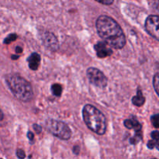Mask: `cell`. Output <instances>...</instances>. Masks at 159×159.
Segmentation results:
<instances>
[{
  "instance_id": "17",
  "label": "cell",
  "mask_w": 159,
  "mask_h": 159,
  "mask_svg": "<svg viewBox=\"0 0 159 159\" xmlns=\"http://www.w3.org/2000/svg\"><path fill=\"white\" fill-rule=\"evenodd\" d=\"M98 2L101 3V4L107 5V6H110V5H112L114 2V0H96Z\"/></svg>"
},
{
  "instance_id": "4",
  "label": "cell",
  "mask_w": 159,
  "mask_h": 159,
  "mask_svg": "<svg viewBox=\"0 0 159 159\" xmlns=\"http://www.w3.org/2000/svg\"><path fill=\"white\" fill-rule=\"evenodd\" d=\"M45 126L50 133L60 139L67 141L71 138V129L62 121L54 119H48L45 122Z\"/></svg>"
},
{
  "instance_id": "6",
  "label": "cell",
  "mask_w": 159,
  "mask_h": 159,
  "mask_svg": "<svg viewBox=\"0 0 159 159\" xmlns=\"http://www.w3.org/2000/svg\"><path fill=\"white\" fill-rule=\"evenodd\" d=\"M145 30L155 40H159L158 16L151 15L145 20Z\"/></svg>"
},
{
  "instance_id": "18",
  "label": "cell",
  "mask_w": 159,
  "mask_h": 159,
  "mask_svg": "<svg viewBox=\"0 0 159 159\" xmlns=\"http://www.w3.org/2000/svg\"><path fill=\"white\" fill-rule=\"evenodd\" d=\"M16 155L19 158H24L26 157L24 151H23L22 149H18L16 151Z\"/></svg>"
},
{
  "instance_id": "19",
  "label": "cell",
  "mask_w": 159,
  "mask_h": 159,
  "mask_svg": "<svg viewBox=\"0 0 159 159\" xmlns=\"http://www.w3.org/2000/svg\"><path fill=\"white\" fill-rule=\"evenodd\" d=\"M158 130H155V131H153L152 133V135H151V136H152V139H154V140H155V141H158Z\"/></svg>"
},
{
  "instance_id": "7",
  "label": "cell",
  "mask_w": 159,
  "mask_h": 159,
  "mask_svg": "<svg viewBox=\"0 0 159 159\" xmlns=\"http://www.w3.org/2000/svg\"><path fill=\"white\" fill-rule=\"evenodd\" d=\"M95 51L96 52V55L99 58H104L113 54V51L110 48V46L107 44L105 41L99 42L96 43L95 45Z\"/></svg>"
},
{
  "instance_id": "24",
  "label": "cell",
  "mask_w": 159,
  "mask_h": 159,
  "mask_svg": "<svg viewBox=\"0 0 159 159\" xmlns=\"http://www.w3.org/2000/svg\"><path fill=\"white\" fill-rule=\"evenodd\" d=\"M3 118H4V114H3L2 111V110H0V121L2 120Z\"/></svg>"
},
{
  "instance_id": "11",
  "label": "cell",
  "mask_w": 159,
  "mask_h": 159,
  "mask_svg": "<svg viewBox=\"0 0 159 159\" xmlns=\"http://www.w3.org/2000/svg\"><path fill=\"white\" fill-rule=\"evenodd\" d=\"M132 102L136 107H141L144 105V103L145 102V97L143 95L141 90L138 89L136 96L132 98Z\"/></svg>"
},
{
  "instance_id": "22",
  "label": "cell",
  "mask_w": 159,
  "mask_h": 159,
  "mask_svg": "<svg viewBox=\"0 0 159 159\" xmlns=\"http://www.w3.org/2000/svg\"><path fill=\"white\" fill-rule=\"evenodd\" d=\"M73 152H74V153L75 154V155H78L79 152V148L78 147V146H75V147H74V148H73Z\"/></svg>"
},
{
  "instance_id": "10",
  "label": "cell",
  "mask_w": 159,
  "mask_h": 159,
  "mask_svg": "<svg viewBox=\"0 0 159 159\" xmlns=\"http://www.w3.org/2000/svg\"><path fill=\"white\" fill-rule=\"evenodd\" d=\"M124 126L127 129H134L136 133L141 131V124L138 122L135 117H131L130 119H127L124 121Z\"/></svg>"
},
{
  "instance_id": "13",
  "label": "cell",
  "mask_w": 159,
  "mask_h": 159,
  "mask_svg": "<svg viewBox=\"0 0 159 159\" xmlns=\"http://www.w3.org/2000/svg\"><path fill=\"white\" fill-rule=\"evenodd\" d=\"M153 85L154 89H155V91L156 93V94L159 95L158 91H159V77H158V73H156L155 75L153 78Z\"/></svg>"
},
{
  "instance_id": "15",
  "label": "cell",
  "mask_w": 159,
  "mask_h": 159,
  "mask_svg": "<svg viewBox=\"0 0 159 159\" xmlns=\"http://www.w3.org/2000/svg\"><path fill=\"white\" fill-rule=\"evenodd\" d=\"M16 38H17L16 34H9V35L8 36V37L4 40V43H11V42L14 41V40H15Z\"/></svg>"
},
{
  "instance_id": "1",
  "label": "cell",
  "mask_w": 159,
  "mask_h": 159,
  "mask_svg": "<svg viewBox=\"0 0 159 159\" xmlns=\"http://www.w3.org/2000/svg\"><path fill=\"white\" fill-rule=\"evenodd\" d=\"M99 37L115 49H122L126 44V37L119 23L108 16H100L96 22Z\"/></svg>"
},
{
  "instance_id": "20",
  "label": "cell",
  "mask_w": 159,
  "mask_h": 159,
  "mask_svg": "<svg viewBox=\"0 0 159 159\" xmlns=\"http://www.w3.org/2000/svg\"><path fill=\"white\" fill-rule=\"evenodd\" d=\"M33 127H34V130H35V132L37 134H40V132L42 131L41 127H40L39 125H37V124H34V125H33Z\"/></svg>"
},
{
  "instance_id": "2",
  "label": "cell",
  "mask_w": 159,
  "mask_h": 159,
  "mask_svg": "<svg viewBox=\"0 0 159 159\" xmlns=\"http://www.w3.org/2000/svg\"><path fill=\"white\" fill-rule=\"evenodd\" d=\"M6 82L14 96L21 102H29L34 97L32 85L19 75H8Z\"/></svg>"
},
{
  "instance_id": "5",
  "label": "cell",
  "mask_w": 159,
  "mask_h": 159,
  "mask_svg": "<svg viewBox=\"0 0 159 159\" xmlns=\"http://www.w3.org/2000/svg\"><path fill=\"white\" fill-rule=\"evenodd\" d=\"M87 77L91 84L98 88L103 89L107 87L108 79L103 72L96 68H89L87 70Z\"/></svg>"
},
{
  "instance_id": "21",
  "label": "cell",
  "mask_w": 159,
  "mask_h": 159,
  "mask_svg": "<svg viewBox=\"0 0 159 159\" xmlns=\"http://www.w3.org/2000/svg\"><path fill=\"white\" fill-rule=\"evenodd\" d=\"M27 138H29V141H30L31 143H33V141H34V134L32 133V132H30V131H29L27 133Z\"/></svg>"
},
{
  "instance_id": "16",
  "label": "cell",
  "mask_w": 159,
  "mask_h": 159,
  "mask_svg": "<svg viewBox=\"0 0 159 159\" xmlns=\"http://www.w3.org/2000/svg\"><path fill=\"white\" fill-rule=\"evenodd\" d=\"M158 141H155V140H154V139L151 140V141H149L148 143V147L150 149H153L155 147L158 148Z\"/></svg>"
},
{
  "instance_id": "14",
  "label": "cell",
  "mask_w": 159,
  "mask_h": 159,
  "mask_svg": "<svg viewBox=\"0 0 159 159\" xmlns=\"http://www.w3.org/2000/svg\"><path fill=\"white\" fill-rule=\"evenodd\" d=\"M151 120H152V124L155 128H158L159 124H158V114H155L152 116L151 117Z\"/></svg>"
},
{
  "instance_id": "12",
  "label": "cell",
  "mask_w": 159,
  "mask_h": 159,
  "mask_svg": "<svg viewBox=\"0 0 159 159\" xmlns=\"http://www.w3.org/2000/svg\"><path fill=\"white\" fill-rule=\"evenodd\" d=\"M51 92L52 94L57 97H60L62 93V87L60 84H54L51 86Z\"/></svg>"
},
{
  "instance_id": "3",
  "label": "cell",
  "mask_w": 159,
  "mask_h": 159,
  "mask_svg": "<svg viewBox=\"0 0 159 159\" xmlns=\"http://www.w3.org/2000/svg\"><path fill=\"white\" fill-rule=\"evenodd\" d=\"M85 124L89 129L99 135L105 134L107 131V118L105 115L94 106L87 104L82 110Z\"/></svg>"
},
{
  "instance_id": "8",
  "label": "cell",
  "mask_w": 159,
  "mask_h": 159,
  "mask_svg": "<svg viewBox=\"0 0 159 159\" xmlns=\"http://www.w3.org/2000/svg\"><path fill=\"white\" fill-rule=\"evenodd\" d=\"M43 43H44L45 46L47 47V48L50 49L52 51H56L58 49V42H57V38H56L55 36L54 35L51 33H46L44 34L43 37Z\"/></svg>"
},
{
  "instance_id": "25",
  "label": "cell",
  "mask_w": 159,
  "mask_h": 159,
  "mask_svg": "<svg viewBox=\"0 0 159 159\" xmlns=\"http://www.w3.org/2000/svg\"><path fill=\"white\" fill-rule=\"evenodd\" d=\"M12 60H16V59H18L19 57H20V56L19 55H12Z\"/></svg>"
},
{
  "instance_id": "23",
  "label": "cell",
  "mask_w": 159,
  "mask_h": 159,
  "mask_svg": "<svg viewBox=\"0 0 159 159\" xmlns=\"http://www.w3.org/2000/svg\"><path fill=\"white\" fill-rule=\"evenodd\" d=\"M22 51H23L22 48H20V47H16V52L17 54H20Z\"/></svg>"
},
{
  "instance_id": "9",
  "label": "cell",
  "mask_w": 159,
  "mask_h": 159,
  "mask_svg": "<svg viewBox=\"0 0 159 159\" xmlns=\"http://www.w3.org/2000/svg\"><path fill=\"white\" fill-rule=\"evenodd\" d=\"M29 68L33 71L37 70L40 64V56L37 53H32L27 59Z\"/></svg>"
}]
</instances>
